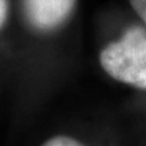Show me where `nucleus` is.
Wrapping results in <instances>:
<instances>
[{
  "label": "nucleus",
  "instance_id": "nucleus-1",
  "mask_svg": "<svg viewBox=\"0 0 146 146\" xmlns=\"http://www.w3.org/2000/svg\"><path fill=\"white\" fill-rule=\"evenodd\" d=\"M106 72L120 83L146 89V30L133 26L100 53Z\"/></svg>",
  "mask_w": 146,
  "mask_h": 146
},
{
  "label": "nucleus",
  "instance_id": "nucleus-2",
  "mask_svg": "<svg viewBox=\"0 0 146 146\" xmlns=\"http://www.w3.org/2000/svg\"><path fill=\"white\" fill-rule=\"evenodd\" d=\"M76 0H25L29 21L39 30L61 26L72 14Z\"/></svg>",
  "mask_w": 146,
  "mask_h": 146
},
{
  "label": "nucleus",
  "instance_id": "nucleus-3",
  "mask_svg": "<svg viewBox=\"0 0 146 146\" xmlns=\"http://www.w3.org/2000/svg\"><path fill=\"white\" fill-rule=\"evenodd\" d=\"M42 146H84L76 139H73L70 137L65 135H58L54 138H50L49 141H46Z\"/></svg>",
  "mask_w": 146,
  "mask_h": 146
},
{
  "label": "nucleus",
  "instance_id": "nucleus-4",
  "mask_svg": "<svg viewBox=\"0 0 146 146\" xmlns=\"http://www.w3.org/2000/svg\"><path fill=\"white\" fill-rule=\"evenodd\" d=\"M130 4L143 21V25L146 27V0H130Z\"/></svg>",
  "mask_w": 146,
  "mask_h": 146
},
{
  "label": "nucleus",
  "instance_id": "nucleus-5",
  "mask_svg": "<svg viewBox=\"0 0 146 146\" xmlns=\"http://www.w3.org/2000/svg\"><path fill=\"white\" fill-rule=\"evenodd\" d=\"M8 14V3L7 0H0V29L3 27Z\"/></svg>",
  "mask_w": 146,
  "mask_h": 146
}]
</instances>
